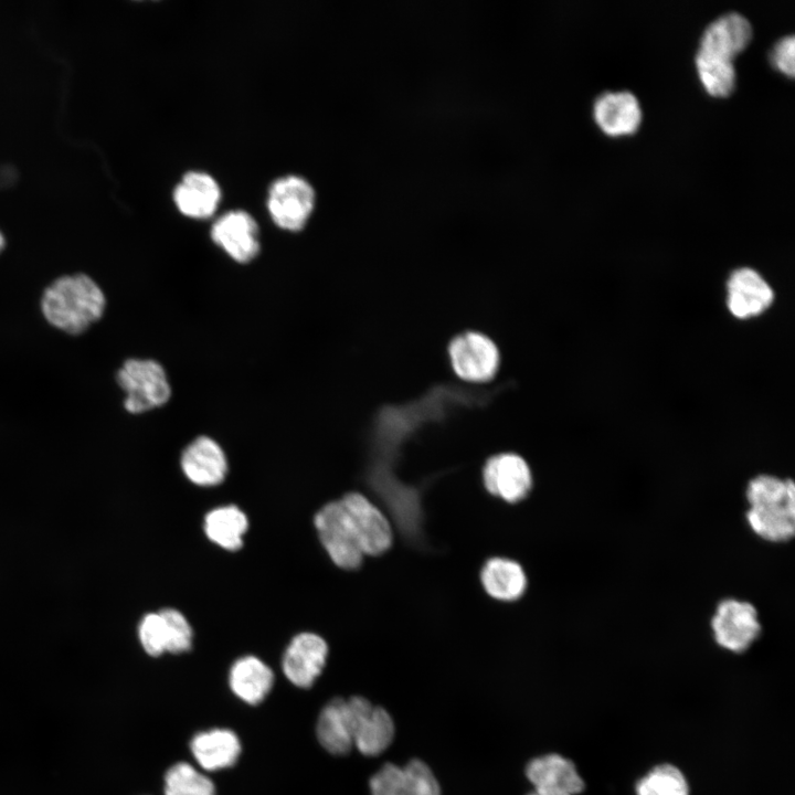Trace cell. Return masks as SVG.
<instances>
[{
  "label": "cell",
  "instance_id": "cell-23",
  "mask_svg": "<svg viewBox=\"0 0 795 795\" xmlns=\"http://www.w3.org/2000/svg\"><path fill=\"white\" fill-rule=\"evenodd\" d=\"M316 735L320 745L333 755H344L352 749L344 699L333 698L321 709Z\"/></svg>",
  "mask_w": 795,
  "mask_h": 795
},
{
  "label": "cell",
  "instance_id": "cell-1",
  "mask_svg": "<svg viewBox=\"0 0 795 795\" xmlns=\"http://www.w3.org/2000/svg\"><path fill=\"white\" fill-rule=\"evenodd\" d=\"M745 520L751 531L771 543H785L795 533V486L791 478L760 474L745 488Z\"/></svg>",
  "mask_w": 795,
  "mask_h": 795
},
{
  "label": "cell",
  "instance_id": "cell-26",
  "mask_svg": "<svg viewBox=\"0 0 795 795\" xmlns=\"http://www.w3.org/2000/svg\"><path fill=\"white\" fill-rule=\"evenodd\" d=\"M636 794L689 795V785L678 767L671 764H660L637 782Z\"/></svg>",
  "mask_w": 795,
  "mask_h": 795
},
{
  "label": "cell",
  "instance_id": "cell-2",
  "mask_svg": "<svg viewBox=\"0 0 795 795\" xmlns=\"http://www.w3.org/2000/svg\"><path fill=\"white\" fill-rule=\"evenodd\" d=\"M106 299L100 287L87 275H67L54 280L44 292L41 308L54 327L78 335L97 321Z\"/></svg>",
  "mask_w": 795,
  "mask_h": 795
},
{
  "label": "cell",
  "instance_id": "cell-6",
  "mask_svg": "<svg viewBox=\"0 0 795 795\" xmlns=\"http://www.w3.org/2000/svg\"><path fill=\"white\" fill-rule=\"evenodd\" d=\"M315 205L311 184L299 176L276 179L268 189L267 210L282 230L297 232L305 227Z\"/></svg>",
  "mask_w": 795,
  "mask_h": 795
},
{
  "label": "cell",
  "instance_id": "cell-9",
  "mask_svg": "<svg viewBox=\"0 0 795 795\" xmlns=\"http://www.w3.org/2000/svg\"><path fill=\"white\" fill-rule=\"evenodd\" d=\"M750 21L739 12H728L711 21L703 30L695 59L714 63H732V57L751 40Z\"/></svg>",
  "mask_w": 795,
  "mask_h": 795
},
{
  "label": "cell",
  "instance_id": "cell-24",
  "mask_svg": "<svg viewBox=\"0 0 795 795\" xmlns=\"http://www.w3.org/2000/svg\"><path fill=\"white\" fill-rule=\"evenodd\" d=\"M248 521L245 513L236 506H223L206 513L204 531L206 537L219 547L235 551L243 544V534Z\"/></svg>",
  "mask_w": 795,
  "mask_h": 795
},
{
  "label": "cell",
  "instance_id": "cell-29",
  "mask_svg": "<svg viewBox=\"0 0 795 795\" xmlns=\"http://www.w3.org/2000/svg\"><path fill=\"white\" fill-rule=\"evenodd\" d=\"M794 35L782 36L772 47L770 59L776 68L793 76L794 66Z\"/></svg>",
  "mask_w": 795,
  "mask_h": 795
},
{
  "label": "cell",
  "instance_id": "cell-8",
  "mask_svg": "<svg viewBox=\"0 0 795 795\" xmlns=\"http://www.w3.org/2000/svg\"><path fill=\"white\" fill-rule=\"evenodd\" d=\"M448 356L456 375L476 383L492 379L500 361L495 342L477 331L455 337L449 343Z\"/></svg>",
  "mask_w": 795,
  "mask_h": 795
},
{
  "label": "cell",
  "instance_id": "cell-30",
  "mask_svg": "<svg viewBox=\"0 0 795 795\" xmlns=\"http://www.w3.org/2000/svg\"><path fill=\"white\" fill-rule=\"evenodd\" d=\"M3 247H4V237H3L2 233L0 232V252L2 251Z\"/></svg>",
  "mask_w": 795,
  "mask_h": 795
},
{
  "label": "cell",
  "instance_id": "cell-25",
  "mask_svg": "<svg viewBox=\"0 0 795 795\" xmlns=\"http://www.w3.org/2000/svg\"><path fill=\"white\" fill-rule=\"evenodd\" d=\"M165 795H215L213 782L193 765L178 762L163 777Z\"/></svg>",
  "mask_w": 795,
  "mask_h": 795
},
{
  "label": "cell",
  "instance_id": "cell-12",
  "mask_svg": "<svg viewBox=\"0 0 795 795\" xmlns=\"http://www.w3.org/2000/svg\"><path fill=\"white\" fill-rule=\"evenodd\" d=\"M259 229L246 211L233 210L222 214L211 227V239L227 256L241 264L254 259L261 250Z\"/></svg>",
  "mask_w": 795,
  "mask_h": 795
},
{
  "label": "cell",
  "instance_id": "cell-16",
  "mask_svg": "<svg viewBox=\"0 0 795 795\" xmlns=\"http://www.w3.org/2000/svg\"><path fill=\"white\" fill-rule=\"evenodd\" d=\"M528 780L534 789L527 795H576L584 789V782L572 761L547 754L531 760L526 767Z\"/></svg>",
  "mask_w": 795,
  "mask_h": 795
},
{
  "label": "cell",
  "instance_id": "cell-5",
  "mask_svg": "<svg viewBox=\"0 0 795 795\" xmlns=\"http://www.w3.org/2000/svg\"><path fill=\"white\" fill-rule=\"evenodd\" d=\"M320 541L332 562L343 570L359 568L363 552L341 500L325 505L314 519Z\"/></svg>",
  "mask_w": 795,
  "mask_h": 795
},
{
  "label": "cell",
  "instance_id": "cell-7",
  "mask_svg": "<svg viewBox=\"0 0 795 795\" xmlns=\"http://www.w3.org/2000/svg\"><path fill=\"white\" fill-rule=\"evenodd\" d=\"M346 710L352 742L360 753L374 756L391 744L394 723L383 708L363 697H351L346 700Z\"/></svg>",
  "mask_w": 795,
  "mask_h": 795
},
{
  "label": "cell",
  "instance_id": "cell-19",
  "mask_svg": "<svg viewBox=\"0 0 795 795\" xmlns=\"http://www.w3.org/2000/svg\"><path fill=\"white\" fill-rule=\"evenodd\" d=\"M190 751L204 771H220L233 766L242 746L237 734L223 728L198 732L190 741Z\"/></svg>",
  "mask_w": 795,
  "mask_h": 795
},
{
  "label": "cell",
  "instance_id": "cell-20",
  "mask_svg": "<svg viewBox=\"0 0 795 795\" xmlns=\"http://www.w3.org/2000/svg\"><path fill=\"white\" fill-rule=\"evenodd\" d=\"M593 114L598 126L610 135L633 132L642 120L639 102L629 91L601 94L594 100Z\"/></svg>",
  "mask_w": 795,
  "mask_h": 795
},
{
  "label": "cell",
  "instance_id": "cell-3",
  "mask_svg": "<svg viewBox=\"0 0 795 795\" xmlns=\"http://www.w3.org/2000/svg\"><path fill=\"white\" fill-rule=\"evenodd\" d=\"M116 380L125 391V409L132 414L145 413L165 405L171 386L165 368L152 359L131 358L118 370Z\"/></svg>",
  "mask_w": 795,
  "mask_h": 795
},
{
  "label": "cell",
  "instance_id": "cell-13",
  "mask_svg": "<svg viewBox=\"0 0 795 795\" xmlns=\"http://www.w3.org/2000/svg\"><path fill=\"white\" fill-rule=\"evenodd\" d=\"M372 795H441L431 768L422 761L411 760L403 767L384 764L370 780Z\"/></svg>",
  "mask_w": 795,
  "mask_h": 795
},
{
  "label": "cell",
  "instance_id": "cell-14",
  "mask_svg": "<svg viewBox=\"0 0 795 795\" xmlns=\"http://www.w3.org/2000/svg\"><path fill=\"white\" fill-rule=\"evenodd\" d=\"M727 307L732 316L748 319L763 314L774 301V292L755 269L735 268L727 280Z\"/></svg>",
  "mask_w": 795,
  "mask_h": 795
},
{
  "label": "cell",
  "instance_id": "cell-10",
  "mask_svg": "<svg viewBox=\"0 0 795 795\" xmlns=\"http://www.w3.org/2000/svg\"><path fill=\"white\" fill-rule=\"evenodd\" d=\"M486 490L509 504L524 499L532 488V474L528 463L515 453H500L489 457L483 469Z\"/></svg>",
  "mask_w": 795,
  "mask_h": 795
},
{
  "label": "cell",
  "instance_id": "cell-22",
  "mask_svg": "<svg viewBox=\"0 0 795 795\" xmlns=\"http://www.w3.org/2000/svg\"><path fill=\"white\" fill-rule=\"evenodd\" d=\"M480 581L486 593L498 601L519 600L527 587L522 566L513 560L499 556L487 560L480 572Z\"/></svg>",
  "mask_w": 795,
  "mask_h": 795
},
{
  "label": "cell",
  "instance_id": "cell-11",
  "mask_svg": "<svg viewBox=\"0 0 795 795\" xmlns=\"http://www.w3.org/2000/svg\"><path fill=\"white\" fill-rule=\"evenodd\" d=\"M356 530L363 554L380 555L393 541L390 521L365 496L349 492L341 499Z\"/></svg>",
  "mask_w": 795,
  "mask_h": 795
},
{
  "label": "cell",
  "instance_id": "cell-28",
  "mask_svg": "<svg viewBox=\"0 0 795 795\" xmlns=\"http://www.w3.org/2000/svg\"><path fill=\"white\" fill-rule=\"evenodd\" d=\"M138 636L148 655L157 657L167 651L166 626L159 612L144 616L138 627Z\"/></svg>",
  "mask_w": 795,
  "mask_h": 795
},
{
  "label": "cell",
  "instance_id": "cell-17",
  "mask_svg": "<svg viewBox=\"0 0 795 795\" xmlns=\"http://www.w3.org/2000/svg\"><path fill=\"white\" fill-rule=\"evenodd\" d=\"M181 468L186 477L199 486H215L227 471L226 456L213 438L199 436L182 452Z\"/></svg>",
  "mask_w": 795,
  "mask_h": 795
},
{
  "label": "cell",
  "instance_id": "cell-18",
  "mask_svg": "<svg viewBox=\"0 0 795 795\" xmlns=\"http://www.w3.org/2000/svg\"><path fill=\"white\" fill-rule=\"evenodd\" d=\"M221 189L216 180L201 171L187 172L173 191L178 210L191 219H208L216 211Z\"/></svg>",
  "mask_w": 795,
  "mask_h": 795
},
{
  "label": "cell",
  "instance_id": "cell-27",
  "mask_svg": "<svg viewBox=\"0 0 795 795\" xmlns=\"http://www.w3.org/2000/svg\"><path fill=\"white\" fill-rule=\"evenodd\" d=\"M167 634V651L181 654L192 647V628L188 619L174 608H163L160 612Z\"/></svg>",
  "mask_w": 795,
  "mask_h": 795
},
{
  "label": "cell",
  "instance_id": "cell-21",
  "mask_svg": "<svg viewBox=\"0 0 795 795\" xmlns=\"http://www.w3.org/2000/svg\"><path fill=\"white\" fill-rule=\"evenodd\" d=\"M273 685V670L255 656L248 655L239 658L230 669V689L247 704L256 706L264 701Z\"/></svg>",
  "mask_w": 795,
  "mask_h": 795
},
{
  "label": "cell",
  "instance_id": "cell-4",
  "mask_svg": "<svg viewBox=\"0 0 795 795\" xmlns=\"http://www.w3.org/2000/svg\"><path fill=\"white\" fill-rule=\"evenodd\" d=\"M710 628L717 645L742 654L760 637L762 624L757 608L751 602L727 597L717 604Z\"/></svg>",
  "mask_w": 795,
  "mask_h": 795
},
{
  "label": "cell",
  "instance_id": "cell-15",
  "mask_svg": "<svg viewBox=\"0 0 795 795\" xmlns=\"http://www.w3.org/2000/svg\"><path fill=\"white\" fill-rule=\"evenodd\" d=\"M328 645L314 633L296 635L285 649L282 668L286 678L298 688H310L321 674Z\"/></svg>",
  "mask_w": 795,
  "mask_h": 795
}]
</instances>
